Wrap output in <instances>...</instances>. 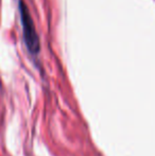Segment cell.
I'll use <instances>...</instances> for the list:
<instances>
[{"label": "cell", "mask_w": 155, "mask_h": 156, "mask_svg": "<svg viewBox=\"0 0 155 156\" xmlns=\"http://www.w3.org/2000/svg\"><path fill=\"white\" fill-rule=\"evenodd\" d=\"M20 19L23 23V34L28 51L31 54H37L39 51V38L36 33L33 19L30 15L29 9L23 0L19 1Z\"/></svg>", "instance_id": "obj_1"}]
</instances>
